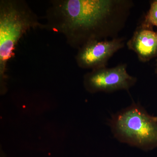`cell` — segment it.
<instances>
[{
	"mask_svg": "<svg viewBox=\"0 0 157 157\" xmlns=\"http://www.w3.org/2000/svg\"><path fill=\"white\" fill-rule=\"evenodd\" d=\"M36 14L25 2L0 1V75L5 76L7 63L14 55L17 43L30 30L44 28Z\"/></svg>",
	"mask_w": 157,
	"mask_h": 157,
	"instance_id": "2",
	"label": "cell"
},
{
	"mask_svg": "<svg viewBox=\"0 0 157 157\" xmlns=\"http://www.w3.org/2000/svg\"><path fill=\"white\" fill-rule=\"evenodd\" d=\"M133 6L131 0H55L44 29L62 34L79 49L91 41L118 37Z\"/></svg>",
	"mask_w": 157,
	"mask_h": 157,
	"instance_id": "1",
	"label": "cell"
},
{
	"mask_svg": "<svg viewBox=\"0 0 157 157\" xmlns=\"http://www.w3.org/2000/svg\"><path fill=\"white\" fill-rule=\"evenodd\" d=\"M155 73H156V74H157V67L156 69Z\"/></svg>",
	"mask_w": 157,
	"mask_h": 157,
	"instance_id": "8",
	"label": "cell"
},
{
	"mask_svg": "<svg viewBox=\"0 0 157 157\" xmlns=\"http://www.w3.org/2000/svg\"><path fill=\"white\" fill-rule=\"evenodd\" d=\"M127 68L126 64H121L114 67H104L92 70L85 75V87L91 93L128 90L135 85L137 78L129 75Z\"/></svg>",
	"mask_w": 157,
	"mask_h": 157,
	"instance_id": "4",
	"label": "cell"
},
{
	"mask_svg": "<svg viewBox=\"0 0 157 157\" xmlns=\"http://www.w3.org/2000/svg\"><path fill=\"white\" fill-rule=\"evenodd\" d=\"M141 23L153 28L157 27V0L151 2L150 9Z\"/></svg>",
	"mask_w": 157,
	"mask_h": 157,
	"instance_id": "7",
	"label": "cell"
},
{
	"mask_svg": "<svg viewBox=\"0 0 157 157\" xmlns=\"http://www.w3.org/2000/svg\"><path fill=\"white\" fill-rule=\"evenodd\" d=\"M110 126L121 142L145 151L157 147V117L149 114L139 104H132L116 114Z\"/></svg>",
	"mask_w": 157,
	"mask_h": 157,
	"instance_id": "3",
	"label": "cell"
},
{
	"mask_svg": "<svg viewBox=\"0 0 157 157\" xmlns=\"http://www.w3.org/2000/svg\"><path fill=\"white\" fill-rule=\"evenodd\" d=\"M127 45L129 49L136 53L140 62L145 63L157 58V31L141 23Z\"/></svg>",
	"mask_w": 157,
	"mask_h": 157,
	"instance_id": "6",
	"label": "cell"
},
{
	"mask_svg": "<svg viewBox=\"0 0 157 157\" xmlns=\"http://www.w3.org/2000/svg\"><path fill=\"white\" fill-rule=\"evenodd\" d=\"M124 38L117 37L88 42L78 49L76 63L82 69L94 70L107 67L109 59L124 48Z\"/></svg>",
	"mask_w": 157,
	"mask_h": 157,
	"instance_id": "5",
	"label": "cell"
}]
</instances>
